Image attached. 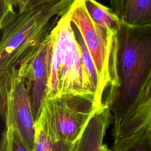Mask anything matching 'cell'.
I'll use <instances>...</instances> for the list:
<instances>
[{"label":"cell","mask_w":151,"mask_h":151,"mask_svg":"<svg viewBox=\"0 0 151 151\" xmlns=\"http://www.w3.org/2000/svg\"><path fill=\"white\" fill-rule=\"evenodd\" d=\"M74 30L76 35V37L78 41L80 48L81 50V53L83 55V60L84 64L85 65V67L89 74V76L90 77V78L91 80L94 91H95V99L97 96V94L98 93L99 90V78H98V75L97 70L94 64V63L93 61V60L87 48V47L86 45V44L83 39V37L78 29V28L73 24ZM96 103V102H95Z\"/></svg>","instance_id":"13"},{"label":"cell","mask_w":151,"mask_h":151,"mask_svg":"<svg viewBox=\"0 0 151 151\" xmlns=\"http://www.w3.org/2000/svg\"><path fill=\"white\" fill-rule=\"evenodd\" d=\"M120 19L132 26L151 25V0H126Z\"/></svg>","instance_id":"10"},{"label":"cell","mask_w":151,"mask_h":151,"mask_svg":"<svg viewBox=\"0 0 151 151\" xmlns=\"http://www.w3.org/2000/svg\"><path fill=\"white\" fill-rule=\"evenodd\" d=\"M117 38L120 86L110 106L113 127L127 114L151 70V25L132 26L121 21Z\"/></svg>","instance_id":"3"},{"label":"cell","mask_w":151,"mask_h":151,"mask_svg":"<svg viewBox=\"0 0 151 151\" xmlns=\"http://www.w3.org/2000/svg\"><path fill=\"white\" fill-rule=\"evenodd\" d=\"M74 1H42L17 14L1 28L0 78L28 65Z\"/></svg>","instance_id":"1"},{"label":"cell","mask_w":151,"mask_h":151,"mask_svg":"<svg viewBox=\"0 0 151 151\" xmlns=\"http://www.w3.org/2000/svg\"><path fill=\"white\" fill-rule=\"evenodd\" d=\"M72 23L79 30L94 63L99 78L95 102L99 108L110 106L120 86L118 74L117 31L98 26L88 14L85 0H74L70 8Z\"/></svg>","instance_id":"5"},{"label":"cell","mask_w":151,"mask_h":151,"mask_svg":"<svg viewBox=\"0 0 151 151\" xmlns=\"http://www.w3.org/2000/svg\"><path fill=\"white\" fill-rule=\"evenodd\" d=\"M42 1L44 0H0V28L8 24L17 14L23 12Z\"/></svg>","instance_id":"12"},{"label":"cell","mask_w":151,"mask_h":151,"mask_svg":"<svg viewBox=\"0 0 151 151\" xmlns=\"http://www.w3.org/2000/svg\"><path fill=\"white\" fill-rule=\"evenodd\" d=\"M113 138L114 150L151 151V70Z\"/></svg>","instance_id":"7"},{"label":"cell","mask_w":151,"mask_h":151,"mask_svg":"<svg viewBox=\"0 0 151 151\" xmlns=\"http://www.w3.org/2000/svg\"><path fill=\"white\" fill-rule=\"evenodd\" d=\"M111 8L116 12L118 15L121 17L126 0H109Z\"/></svg>","instance_id":"14"},{"label":"cell","mask_w":151,"mask_h":151,"mask_svg":"<svg viewBox=\"0 0 151 151\" xmlns=\"http://www.w3.org/2000/svg\"><path fill=\"white\" fill-rule=\"evenodd\" d=\"M85 5L90 17L98 26L109 31H118L121 19L111 8L96 0H85Z\"/></svg>","instance_id":"11"},{"label":"cell","mask_w":151,"mask_h":151,"mask_svg":"<svg viewBox=\"0 0 151 151\" xmlns=\"http://www.w3.org/2000/svg\"><path fill=\"white\" fill-rule=\"evenodd\" d=\"M31 86L17 70L0 78L1 113L5 124L1 151H34Z\"/></svg>","instance_id":"6"},{"label":"cell","mask_w":151,"mask_h":151,"mask_svg":"<svg viewBox=\"0 0 151 151\" xmlns=\"http://www.w3.org/2000/svg\"><path fill=\"white\" fill-rule=\"evenodd\" d=\"M51 32L54 42L45 99L80 96L95 101L94 88L83 62L70 18V8L60 19Z\"/></svg>","instance_id":"4"},{"label":"cell","mask_w":151,"mask_h":151,"mask_svg":"<svg viewBox=\"0 0 151 151\" xmlns=\"http://www.w3.org/2000/svg\"><path fill=\"white\" fill-rule=\"evenodd\" d=\"M93 99L70 96L44 100L35 120V151H76L91 119L100 109Z\"/></svg>","instance_id":"2"},{"label":"cell","mask_w":151,"mask_h":151,"mask_svg":"<svg viewBox=\"0 0 151 151\" xmlns=\"http://www.w3.org/2000/svg\"><path fill=\"white\" fill-rule=\"evenodd\" d=\"M54 42V36L51 32L34 55L23 76L31 83V100L35 120L40 114L45 98Z\"/></svg>","instance_id":"8"},{"label":"cell","mask_w":151,"mask_h":151,"mask_svg":"<svg viewBox=\"0 0 151 151\" xmlns=\"http://www.w3.org/2000/svg\"><path fill=\"white\" fill-rule=\"evenodd\" d=\"M109 106L99 109L91 119L78 143L76 151L78 150H107L103 143L106 130L113 120Z\"/></svg>","instance_id":"9"}]
</instances>
